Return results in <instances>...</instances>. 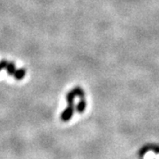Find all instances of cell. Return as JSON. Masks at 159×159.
<instances>
[{"label": "cell", "mask_w": 159, "mask_h": 159, "mask_svg": "<svg viewBox=\"0 0 159 159\" xmlns=\"http://www.w3.org/2000/svg\"><path fill=\"white\" fill-rule=\"evenodd\" d=\"M75 97H80V101H86L84 91L81 88L77 87V88L74 89L73 90L70 91L67 94V96H66V100H67V102H68V107L61 114V120L64 121V122H67L68 120L71 119V118L74 115V101Z\"/></svg>", "instance_id": "obj_1"}, {"label": "cell", "mask_w": 159, "mask_h": 159, "mask_svg": "<svg viewBox=\"0 0 159 159\" xmlns=\"http://www.w3.org/2000/svg\"><path fill=\"white\" fill-rule=\"evenodd\" d=\"M6 72H7V74H9V75L13 76L17 69H16V66H15V64H14V63L8 62V64H7V66H6Z\"/></svg>", "instance_id": "obj_2"}, {"label": "cell", "mask_w": 159, "mask_h": 159, "mask_svg": "<svg viewBox=\"0 0 159 159\" xmlns=\"http://www.w3.org/2000/svg\"><path fill=\"white\" fill-rule=\"evenodd\" d=\"M25 74H26V70L24 68H20V69H17L16 70V72H15V74H14V78L18 80H21L24 78V76H25Z\"/></svg>", "instance_id": "obj_3"}, {"label": "cell", "mask_w": 159, "mask_h": 159, "mask_svg": "<svg viewBox=\"0 0 159 159\" xmlns=\"http://www.w3.org/2000/svg\"><path fill=\"white\" fill-rule=\"evenodd\" d=\"M86 105H87L86 101H80V102L78 103V105H77V107H76L77 111H78L79 113H82V112L85 111Z\"/></svg>", "instance_id": "obj_4"}, {"label": "cell", "mask_w": 159, "mask_h": 159, "mask_svg": "<svg viewBox=\"0 0 159 159\" xmlns=\"http://www.w3.org/2000/svg\"><path fill=\"white\" fill-rule=\"evenodd\" d=\"M7 64H8V62L6 61V60H1V61H0V71L3 70L4 68H6Z\"/></svg>", "instance_id": "obj_5"}]
</instances>
